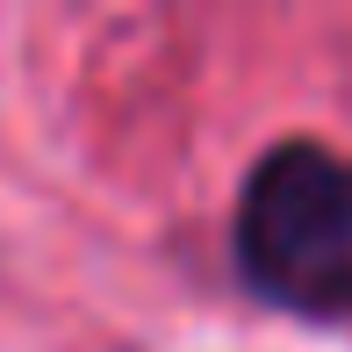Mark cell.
Masks as SVG:
<instances>
[{
  "label": "cell",
  "mask_w": 352,
  "mask_h": 352,
  "mask_svg": "<svg viewBox=\"0 0 352 352\" xmlns=\"http://www.w3.org/2000/svg\"><path fill=\"white\" fill-rule=\"evenodd\" d=\"M237 274L302 316H352V158L274 144L237 195Z\"/></svg>",
  "instance_id": "obj_1"
}]
</instances>
